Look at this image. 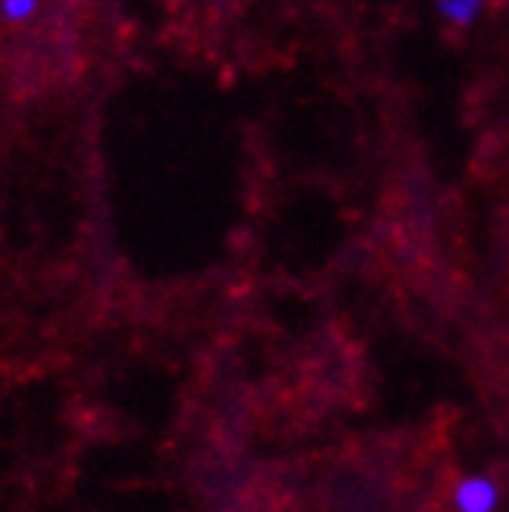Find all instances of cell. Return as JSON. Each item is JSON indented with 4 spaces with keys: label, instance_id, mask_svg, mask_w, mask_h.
<instances>
[{
    "label": "cell",
    "instance_id": "obj_1",
    "mask_svg": "<svg viewBox=\"0 0 509 512\" xmlns=\"http://www.w3.org/2000/svg\"><path fill=\"white\" fill-rule=\"evenodd\" d=\"M488 10V0H435V13L450 29H469Z\"/></svg>",
    "mask_w": 509,
    "mask_h": 512
},
{
    "label": "cell",
    "instance_id": "obj_2",
    "mask_svg": "<svg viewBox=\"0 0 509 512\" xmlns=\"http://www.w3.org/2000/svg\"><path fill=\"white\" fill-rule=\"evenodd\" d=\"M38 13V0H0V19L25 22Z\"/></svg>",
    "mask_w": 509,
    "mask_h": 512
}]
</instances>
